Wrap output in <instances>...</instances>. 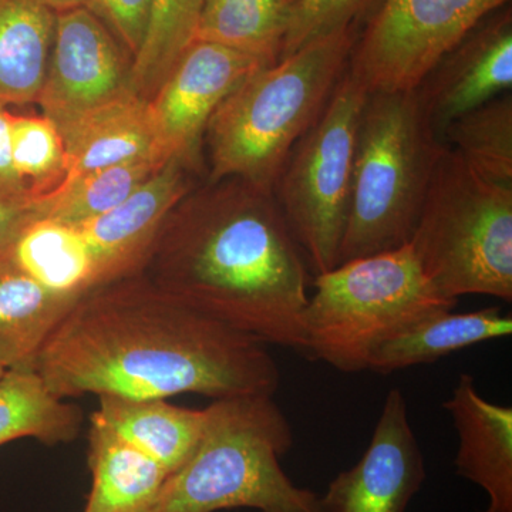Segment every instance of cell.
Wrapping results in <instances>:
<instances>
[{
    "mask_svg": "<svg viewBox=\"0 0 512 512\" xmlns=\"http://www.w3.org/2000/svg\"><path fill=\"white\" fill-rule=\"evenodd\" d=\"M370 3L372 0H298L289 19L281 59L323 37L359 26Z\"/></svg>",
    "mask_w": 512,
    "mask_h": 512,
    "instance_id": "29",
    "label": "cell"
},
{
    "mask_svg": "<svg viewBox=\"0 0 512 512\" xmlns=\"http://www.w3.org/2000/svg\"><path fill=\"white\" fill-rule=\"evenodd\" d=\"M165 163L147 158L67 178L52 194L33 200L35 218L79 227L116 208Z\"/></svg>",
    "mask_w": 512,
    "mask_h": 512,
    "instance_id": "25",
    "label": "cell"
},
{
    "mask_svg": "<svg viewBox=\"0 0 512 512\" xmlns=\"http://www.w3.org/2000/svg\"><path fill=\"white\" fill-rule=\"evenodd\" d=\"M205 413L194 453L168 476L148 512H323L319 495L282 470L293 431L272 397L214 400Z\"/></svg>",
    "mask_w": 512,
    "mask_h": 512,
    "instance_id": "4",
    "label": "cell"
},
{
    "mask_svg": "<svg viewBox=\"0 0 512 512\" xmlns=\"http://www.w3.org/2000/svg\"><path fill=\"white\" fill-rule=\"evenodd\" d=\"M84 8L110 30L134 62L146 40L153 0H86Z\"/></svg>",
    "mask_w": 512,
    "mask_h": 512,
    "instance_id": "30",
    "label": "cell"
},
{
    "mask_svg": "<svg viewBox=\"0 0 512 512\" xmlns=\"http://www.w3.org/2000/svg\"><path fill=\"white\" fill-rule=\"evenodd\" d=\"M82 427V409L56 396L35 370L9 369L0 377V447L19 439L72 443Z\"/></svg>",
    "mask_w": 512,
    "mask_h": 512,
    "instance_id": "23",
    "label": "cell"
},
{
    "mask_svg": "<svg viewBox=\"0 0 512 512\" xmlns=\"http://www.w3.org/2000/svg\"><path fill=\"white\" fill-rule=\"evenodd\" d=\"M448 299L512 301V185L490 180L444 143L409 242Z\"/></svg>",
    "mask_w": 512,
    "mask_h": 512,
    "instance_id": "6",
    "label": "cell"
},
{
    "mask_svg": "<svg viewBox=\"0 0 512 512\" xmlns=\"http://www.w3.org/2000/svg\"><path fill=\"white\" fill-rule=\"evenodd\" d=\"M33 218V201L0 197V254Z\"/></svg>",
    "mask_w": 512,
    "mask_h": 512,
    "instance_id": "32",
    "label": "cell"
},
{
    "mask_svg": "<svg viewBox=\"0 0 512 512\" xmlns=\"http://www.w3.org/2000/svg\"><path fill=\"white\" fill-rule=\"evenodd\" d=\"M90 419L146 453L170 476L194 453L207 413L164 399L101 396L99 409Z\"/></svg>",
    "mask_w": 512,
    "mask_h": 512,
    "instance_id": "17",
    "label": "cell"
},
{
    "mask_svg": "<svg viewBox=\"0 0 512 512\" xmlns=\"http://www.w3.org/2000/svg\"><path fill=\"white\" fill-rule=\"evenodd\" d=\"M298 0H204L194 40L278 63Z\"/></svg>",
    "mask_w": 512,
    "mask_h": 512,
    "instance_id": "24",
    "label": "cell"
},
{
    "mask_svg": "<svg viewBox=\"0 0 512 512\" xmlns=\"http://www.w3.org/2000/svg\"><path fill=\"white\" fill-rule=\"evenodd\" d=\"M511 333L510 313L504 315L495 306L476 312L433 313L383 343L373 353L367 370L386 376L397 370L429 365L458 350L505 338Z\"/></svg>",
    "mask_w": 512,
    "mask_h": 512,
    "instance_id": "18",
    "label": "cell"
},
{
    "mask_svg": "<svg viewBox=\"0 0 512 512\" xmlns=\"http://www.w3.org/2000/svg\"><path fill=\"white\" fill-rule=\"evenodd\" d=\"M510 0H382L349 72L369 93L412 92L477 25Z\"/></svg>",
    "mask_w": 512,
    "mask_h": 512,
    "instance_id": "9",
    "label": "cell"
},
{
    "mask_svg": "<svg viewBox=\"0 0 512 512\" xmlns=\"http://www.w3.org/2000/svg\"><path fill=\"white\" fill-rule=\"evenodd\" d=\"M10 109L0 106V197L12 200H30V192L13 167L10 156L9 120Z\"/></svg>",
    "mask_w": 512,
    "mask_h": 512,
    "instance_id": "31",
    "label": "cell"
},
{
    "mask_svg": "<svg viewBox=\"0 0 512 512\" xmlns=\"http://www.w3.org/2000/svg\"><path fill=\"white\" fill-rule=\"evenodd\" d=\"M79 298L37 284L0 254V367L32 369L50 333Z\"/></svg>",
    "mask_w": 512,
    "mask_h": 512,
    "instance_id": "19",
    "label": "cell"
},
{
    "mask_svg": "<svg viewBox=\"0 0 512 512\" xmlns=\"http://www.w3.org/2000/svg\"><path fill=\"white\" fill-rule=\"evenodd\" d=\"M426 478L406 397L392 389L362 458L333 478L320 505L323 512H406Z\"/></svg>",
    "mask_w": 512,
    "mask_h": 512,
    "instance_id": "12",
    "label": "cell"
},
{
    "mask_svg": "<svg viewBox=\"0 0 512 512\" xmlns=\"http://www.w3.org/2000/svg\"><path fill=\"white\" fill-rule=\"evenodd\" d=\"M5 372H6V370H5V369H2V367H0V377H2V376H3V373H5Z\"/></svg>",
    "mask_w": 512,
    "mask_h": 512,
    "instance_id": "34",
    "label": "cell"
},
{
    "mask_svg": "<svg viewBox=\"0 0 512 512\" xmlns=\"http://www.w3.org/2000/svg\"><path fill=\"white\" fill-rule=\"evenodd\" d=\"M369 92L346 70L279 174V208L316 275L339 265L348 222L357 127Z\"/></svg>",
    "mask_w": 512,
    "mask_h": 512,
    "instance_id": "8",
    "label": "cell"
},
{
    "mask_svg": "<svg viewBox=\"0 0 512 512\" xmlns=\"http://www.w3.org/2000/svg\"><path fill=\"white\" fill-rule=\"evenodd\" d=\"M443 141L477 173L497 183L512 185L511 92L453 121Z\"/></svg>",
    "mask_w": 512,
    "mask_h": 512,
    "instance_id": "26",
    "label": "cell"
},
{
    "mask_svg": "<svg viewBox=\"0 0 512 512\" xmlns=\"http://www.w3.org/2000/svg\"><path fill=\"white\" fill-rule=\"evenodd\" d=\"M92 490L83 512H148L168 478L157 461L90 419Z\"/></svg>",
    "mask_w": 512,
    "mask_h": 512,
    "instance_id": "20",
    "label": "cell"
},
{
    "mask_svg": "<svg viewBox=\"0 0 512 512\" xmlns=\"http://www.w3.org/2000/svg\"><path fill=\"white\" fill-rule=\"evenodd\" d=\"M33 2L43 6V8L52 10V12L62 13L66 10L82 8L86 0H33Z\"/></svg>",
    "mask_w": 512,
    "mask_h": 512,
    "instance_id": "33",
    "label": "cell"
},
{
    "mask_svg": "<svg viewBox=\"0 0 512 512\" xmlns=\"http://www.w3.org/2000/svg\"><path fill=\"white\" fill-rule=\"evenodd\" d=\"M357 37L359 26L340 30L239 84L205 131L211 183L238 178L272 194L293 147L318 120L348 70Z\"/></svg>",
    "mask_w": 512,
    "mask_h": 512,
    "instance_id": "3",
    "label": "cell"
},
{
    "mask_svg": "<svg viewBox=\"0 0 512 512\" xmlns=\"http://www.w3.org/2000/svg\"><path fill=\"white\" fill-rule=\"evenodd\" d=\"M140 274L202 315L305 356L308 268L272 194L227 178L184 198Z\"/></svg>",
    "mask_w": 512,
    "mask_h": 512,
    "instance_id": "2",
    "label": "cell"
},
{
    "mask_svg": "<svg viewBox=\"0 0 512 512\" xmlns=\"http://www.w3.org/2000/svg\"><path fill=\"white\" fill-rule=\"evenodd\" d=\"M55 26L56 13L33 0H0V106L36 103Z\"/></svg>",
    "mask_w": 512,
    "mask_h": 512,
    "instance_id": "21",
    "label": "cell"
},
{
    "mask_svg": "<svg viewBox=\"0 0 512 512\" xmlns=\"http://www.w3.org/2000/svg\"><path fill=\"white\" fill-rule=\"evenodd\" d=\"M131 73L133 57L89 10L82 6L56 13L52 52L36 103L59 127L134 92Z\"/></svg>",
    "mask_w": 512,
    "mask_h": 512,
    "instance_id": "11",
    "label": "cell"
},
{
    "mask_svg": "<svg viewBox=\"0 0 512 512\" xmlns=\"http://www.w3.org/2000/svg\"><path fill=\"white\" fill-rule=\"evenodd\" d=\"M32 369L62 399L274 397L278 363L262 340L194 311L137 274L80 296Z\"/></svg>",
    "mask_w": 512,
    "mask_h": 512,
    "instance_id": "1",
    "label": "cell"
},
{
    "mask_svg": "<svg viewBox=\"0 0 512 512\" xmlns=\"http://www.w3.org/2000/svg\"><path fill=\"white\" fill-rule=\"evenodd\" d=\"M204 0H153L146 40L133 62L131 84L150 101L195 39Z\"/></svg>",
    "mask_w": 512,
    "mask_h": 512,
    "instance_id": "27",
    "label": "cell"
},
{
    "mask_svg": "<svg viewBox=\"0 0 512 512\" xmlns=\"http://www.w3.org/2000/svg\"><path fill=\"white\" fill-rule=\"evenodd\" d=\"M511 87L512 12L504 6L441 57L416 93L434 133L443 141L453 121L510 93Z\"/></svg>",
    "mask_w": 512,
    "mask_h": 512,
    "instance_id": "13",
    "label": "cell"
},
{
    "mask_svg": "<svg viewBox=\"0 0 512 512\" xmlns=\"http://www.w3.org/2000/svg\"><path fill=\"white\" fill-rule=\"evenodd\" d=\"M57 130L66 150V180L130 161H167L158 150L148 101L134 92L87 111Z\"/></svg>",
    "mask_w": 512,
    "mask_h": 512,
    "instance_id": "16",
    "label": "cell"
},
{
    "mask_svg": "<svg viewBox=\"0 0 512 512\" xmlns=\"http://www.w3.org/2000/svg\"><path fill=\"white\" fill-rule=\"evenodd\" d=\"M9 141L13 167L33 200L52 194L66 180V150L52 120L10 113Z\"/></svg>",
    "mask_w": 512,
    "mask_h": 512,
    "instance_id": "28",
    "label": "cell"
},
{
    "mask_svg": "<svg viewBox=\"0 0 512 512\" xmlns=\"http://www.w3.org/2000/svg\"><path fill=\"white\" fill-rule=\"evenodd\" d=\"M185 165L171 160L113 210L79 225L99 288L140 274L168 215L184 200Z\"/></svg>",
    "mask_w": 512,
    "mask_h": 512,
    "instance_id": "14",
    "label": "cell"
},
{
    "mask_svg": "<svg viewBox=\"0 0 512 512\" xmlns=\"http://www.w3.org/2000/svg\"><path fill=\"white\" fill-rule=\"evenodd\" d=\"M3 254L37 284L60 295L80 298L96 286L89 248L73 225L33 218Z\"/></svg>",
    "mask_w": 512,
    "mask_h": 512,
    "instance_id": "22",
    "label": "cell"
},
{
    "mask_svg": "<svg viewBox=\"0 0 512 512\" xmlns=\"http://www.w3.org/2000/svg\"><path fill=\"white\" fill-rule=\"evenodd\" d=\"M444 143L412 92L369 93L339 264L409 244Z\"/></svg>",
    "mask_w": 512,
    "mask_h": 512,
    "instance_id": "5",
    "label": "cell"
},
{
    "mask_svg": "<svg viewBox=\"0 0 512 512\" xmlns=\"http://www.w3.org/2000/svg\"><path fill=\"white\" fill-rule=\"evenodd\" d=\"M313 286L303 313L305 357L343 373L367 370L387 340L457 305L434 288L410 244L343 262Z\"/></svg>",
    "mask_w": 512,
    "mask_h": 512,
    "instance_id": "7",
    "label": "cell"
},
{
    "mask_svg": "<svg viewBox=\"0 0 512 512\" xmlns=\"http://www.w3.org/2000/svg\"><path fill=\"white\" fill-rule=\"evenodd\" d=\"M443 406L457 431L456 473L488 495L481 512H512L511 407L484 399L468 373H461Z\"/></svg>",
    "mask_w": 512,
    "mask_h": 512,
    "instance_id": "15",
    "label": "cell"
},
{
    "mask_svg": "<svg viewBox=\"0 0 512 512\" xmlns=\"http://www.w3.org/2000/svg\"><path fill=\"white\" fill-rule=\"evenodd\" d=\"M268 67L217 43L192 40L148 101L158 150L167 161L195 165L208 123L222 101L252 73Z\"/></svg>",
    "mask_w": 512,
    "mask_h": 512,
    "instance_id": "10",
    "label": "cell"
}]
</instances>
